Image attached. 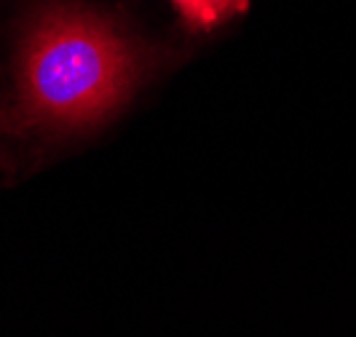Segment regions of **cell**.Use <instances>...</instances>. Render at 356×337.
<instances>
[{"label":"cell","instance_id":"1","mask_svg":"<svg viewBox=\"0 0 356 337\" xmlns=\"http://www.w3.org/2000/svg\"><path fill=\"white\" fill-rule=\"evenodd\" d=\"M137 70V54L102 19L51 11L24 46L22 113L33 124H94L124 102Z\"/></svg>","mask_w":356,"mask_h":337},{"label":"cell","instance_id":"2","mask_svg":"<svg viewBox=\"0 0 356 337\" xmlns=\"http://www.w3.org/2000/svg\"><path fill=\"white\" fill-rule=\"evenodd\" d=\"M177 6V11L185 17V22H191L193 27L209 30L220 22V14L214 8V0H172Z\"/></svg>","mask_w":356,"mask_h":337},{"label":"cell","instance_id":"3","mask_svg":"<svg viewBox=\"0 0 356 337\" xmlns=\"http://www.w3.org/2000/svg\"><path fill=\"white\" fill-rule=\"evenodd\" d=\"M247 3H250V0H214V8H217L220 19H225V17H231V14L244 11Z\"/></svg>","mask_w":356,"mask_h":337}]
</instances>
